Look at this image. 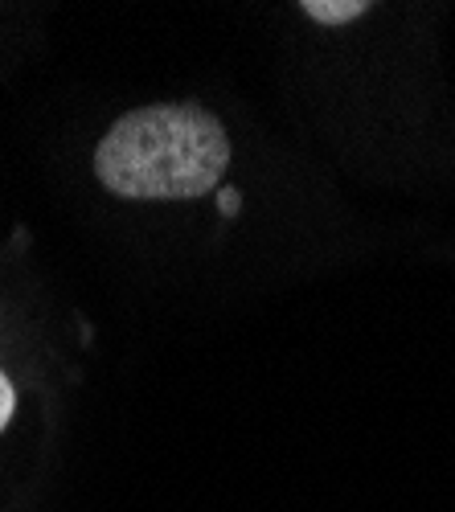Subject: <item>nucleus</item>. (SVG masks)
<instances>
[{
  "label": "nucleus",
  "instance_id": "nucleus-4",
  "mask_svg": "<svg viewBox=\"0 0 455 512\" xmlns=\"http://www.w3.org/2000/svg\"><path fill=\"white\" fill-rule=\"evenodd\" d=\"M234 205H238V193H226V197H222V209L234 213Z\"/></svg>",
  "mask_w": 455,
  "mask_h": 512
},
{
  "label": "nucleus",
  "instance_id": "nucleus-3",
  "mask_svg": "<svg viewBox=\"0 0 455 512\" xmlns=\"http://www.w3.org/2000/svg\"><path fill=\"white\" fill-rule=\"evenodd\" d=\"M13 414H17V390H13V381H9V373L0 369V431L13 422Z\"/></svg>",
  "mask_w": 455,
  "mask_h": 512
},
{
  "label": "nucleus",
  "instance_id": "nucleus-2",
  "mask_svg": "<svg viewBox=\"0 0 455 512\" xmlns=\"http://www.w3.org/2000/svg\"><path fill=\"white\" fill-rule=\"evenodd\" d=\"M300 13L312 17L316 25H353L369 13V0H300Z\"/></svg>",
  "mask_w": 455,
  "mask_h": 512
},
{
  "label": "nucleus",
  "instance_id": "nucleus-1",
  "mask_svg": "<svg viewBox=\"0 0 455 512\" xmlns=\"http://www.w3.org/2000/svg\"><path fill=\"white\" fill-rule=\"evenodd\" d=\"M230 168V136L197 103H152L119 115L95 144V177L123 201H197Z\"/></svg>",
  "mask_w": 455,
  "mask_h": 512
}]
</instances>
